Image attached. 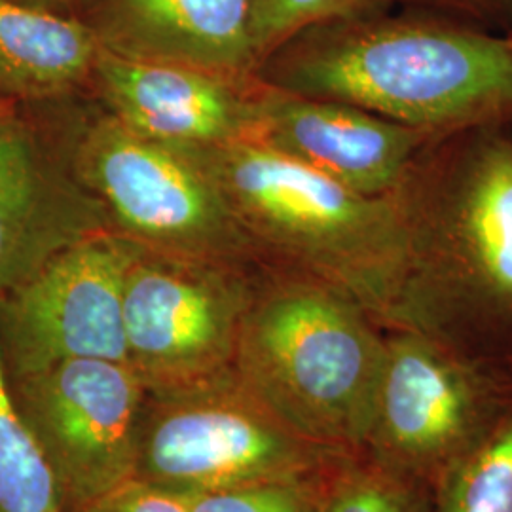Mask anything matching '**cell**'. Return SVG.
Returning <instances> with one entry per match:
<instances>
[{
	"label": "cell",
	"instance_id": "obj_1",
	"mask_svg": "<svg viewBox=\"0 0 512 512\" xmlns=\"http://www.w3.org/2000/svg\"><path fill=\"white\" fill-rule=\"evenodd\" d=\"M391 196L403 230L395 327L433 334L488 363L512 359L507 122L439 135Z\"/></svg>",
	"mask_w": 512,
	"mask_h": 512
},
{
	"label": "cell",
	"instance_id": "obj_2",
	"mask_svg": "<svg viewBox=\"0 0 512 512\" xmlns=\"http://www.w3.org/2000/svg\"><path fill=\"white\" fill-rule=\"evenodd\" d=\"M272 88L446 135L512 118V37L389 10L315 23L264 57Z\"/></svg>",
	"mask_w": 512,
	"mask_h": 512
},
{
	"label": "cell",
	"instance_id": "obj_3",
	"mask_svg": "<svg viewBox=\"0 0 512 512\" xmlns=\"http://www.w3.org/2000/svg\"><path fill=\"white\" fill-rule=\"evenodd\" d=\"M385 355V329L351 296L310 275L258 266L232 370L293 433L361 458Z\"/></svg>",
	"mask_w": 512,
	"mask_h": 512
},
{
	"label": "cell",
	"instance_id": "obj_4",
	"mask_svg": "<svg viewBox=\"0 0 512 512\" xmlns=\"http://www.w3.org/2000/svg\"><path fill=\"white\" fill-rule=\"evenodd\" d=\"M184 150L219 184L258 264L315 277L395 327L403 230L393 196L357 194L256 141Z\"/></svg>",
	"mask_w": 512,
	"mask_h": 512
},
{
	"label": "cell",
	"instance_id": "obj_5",
	"mask_svg": "<svg viewBox=\"0 0 512 512\" xmlns=\"http://www.w3.org/2000/svg\"><path fill=\"white\" fill-rule=\"evenodd\" d=\"M29 109L114 234L169 255L258 266L219 184L192 152L131 131L88 90Z\"/></svg>",
	"mask_w": 512,
	"mask_h": 512
},
{
	"label": "cell",
	"instance_id": "obj_6",
	"mask_svg": "<svg viewBox=\"0 0 512 512\" xmlns=\"http://www.w3.org/2000/svg\"><path fill=\"white\" fill-rule=\"evenodd\" d=\"M346 459L285 427L228 368L147 393L135 478L196 494L321 475Z\"/></svg>",
	"mask_w": 512,
	"mask_h": 512
},
{
	"label": "cell",
	"instance_id": "obj_7",
	"mask_svg": "<svg viewBox=\"0 0 512 512\" xmlns=\"http://www.w3.org/2000/svg\"><path fill=\"white\" fill-rule=\"evenodd\" d=\"M511 393L494 363L421 330L385 329L384 366L361 458L416 488H431Z\"/></svg>",
	"mask_w": 512,
	"mask_h": 512
},
{
	"label": "cell",
	"instance_id": "obj_8",
	"mask_svg": "<svg viewBox=\"0 0 512 512\" xmlns=\"http://www.w3.org/2000/svg\"><path fill=\"white\" fill-rule=\"evenodd\" d=\"M258 266L137 245L124 277L122 308L126 361L147 393L194 384L232 368Z\"/></svg>",
	"mask_w": 512,
	"mask_h": 512
},
{
	"label": "cell",
	"instance_id": "obj_9",
	"mask_svg": "<svg viewBox=\"0 0 512 512\" xmlns=\"http://www.w3.org/2000/svg\"><path fill=\"white\" fill-rule=\"evenodd\" d=\"M8 380L65 512L135 478L147 389L128 363L82 357Z\"/></svg>",
	"mask_w": 512,
	"mask_h": 512
},
{
	"label": "cell",
	"instance_id": "obj_10",
	"mask_svg": "<svg viewBox=\"0 0 512 512\" xmlns=\"http://www.w3.org/2000/svg\"><path fill=\"white\" fill-rule=\"evenodd\" d=\"M137 243L114 232L59 251L0 298L8 378L69 359L126 361L124 277Z\"/></svg>",
	"mask_w": 512,
	"mask_h": 512
},
{
	"label": "cell",
	"instance_id": "obj_11",
	"mask_svg": "<svg viewBox=\"0 0 512 512\" xmlns=\"http://www.w3.org/2000/svg\"><path fill=\"white\" fill-rule=\"evenodd\" d=\"M88 93L120 124L169 147H226L255 139L256 74L133 59L101 48Z\"/></svg>",
	"mask_w": 512,
	"mask_h": 512
},
{
	"label": "cell",
	"instance_id": "obj_12",
	"mask_svg": "<svg viewBox=\"0 0 512 512\" xmlns=\"http://www.w3.org/2000/svg\"><path fill=\"white\" fill-rule=\"evenodd\" d=\"M437 133L260 82L256 143L368 198L391 196Z\"/></svg>",
	"mask_w": 512,
	"mask_h": 512
},
{
	"label": "cell",
	"instance_id": "obj_13",
	"mask_svg": "<svg viewBox=\"0 0 512 512\" xmlns=\"http://www.w3.org/2000/svg\"><path fill=\"white\" fill-rule=\"evenodd\" d=\"M112 232L37 118L0 114V298L59 251Z\"/></svg>",
	"mask_w": 512,
	"mask_h": 512
},
{
	"label": "cell",
	"instance_id": "obj_14",
	"mask_svg": "<svg viewBox=\"0 0 512 512\" xmlns=\"http://www.w3.org/2000/svg\"><path fill=\"white\" fill-rule=\"evenodd\" d=\"M255 0H80L71 14L103 50L220 73L256 74Z\"/></svg>",
	"mask_w": 512,
	"mask_h": 512
},
{
	"label": "cell",
	"instance_id": "obj_15",
	"mask_svg": "<svg viewBox=\"0 0 512 512\" xmlns=\"http://www.w3.org/2000/svg\"><path fill=\"white\" fill-rule=\"evenodd\" d=\"M99 52L78 19L0 0V101L37 107L84 92Z\"/></svg>",
	"mask_w": 512,
	"mask_h": 512
},
{
	"label": "cell",
	"instance_id": "obj_16",
	"mask_svg": "<svg viewBox=\"0 0 512 512\" xmlns=\"http://www.w3.org/2000/svg\"><path fill=\"white\" fill-rule=\"evenodd\" d=\"M431 490L427 512H512V393Z\"/></svg>",
	"mask_w": 512,
	"mask_h": 512
},
{
	"label": "cell",
	"instance_id": "obj_17",
	"mask_svg": "<svg viewBox=\"0 0 512 512\" xmlns=\"http://www.w3.org/2000/svg\"><path fill=\"white\" fill-rule=\"evenodd\" d=\"M0 512H65L54 475L14 401L0 348Z\"/></svg>",
	"mask_w": 512,
	"mask_h": 512
},
{
	"label": "cell",
	"instance_id": "obj_18",
	"mask_svg": "<svg viewBox=\"0 0 512 512\" xmlns=\"http://www.w3.org/2000/svg\"><path fill=\"white\" fill-rule=\"evenodd\" d=\"M319 512H427V501L420 488L351 458L330 473Z\"/></svg>",
	"mask_w": 512,
	"mask_h": 512
},
{
	"label": "cell",
	"instance_id": "obj_19",
	"mask_svg": "<svg viewBox=\"0 0 512 512\" xmlns=\"http://www.w3.org/2000/svg\"><path fill=\"white\" fill-rule=\"evenodd\" d=\"M391 0H255L251 44L256 69L285 40L329 19L353 18L389 10Z\"/></svg>",
	"mask_w": 512,
	"mask_h": 512
},
{
	"label": "cell",
	"instance_id": "obj_20",
	"mask_svg": "<svg viewBox=\"0 0 512 512\" xmlns=\"http://www.w3.org/2000/svg\"><path fill=\"white\" fill-rule=\"evenodd\" d=\"M332 471L217 492L179 495L186 512H319Z\"/></svg>",
	"mask_w": 512,
	"mask_h": 512
},
{
	"label": "cell",
	"instance_id": "obj_21",
	"mask_svg": "<svg viewBox=\"0 0 512 512\" xmlns=\"http://www.w3.org/2000/svg\"><path fill=\"white\" fill-rule=\"evenodd\" d=\"M80 512H186L181 495L131 478Z\"/></svg>",
	"mask_w": 512,
	"mask_h": 512
},
{
	"label": "cell",
	"instance_id": "obj_22",
	"mask_svg": "<svg viewBox=\"0 0 512 512\" xmlns=\"http://www.w3.org/2000/svg\"><path fill=\"white\" fill-rule=\"evenodd\" d=\"M391 2L433 8V10L448 12L465 19L511 21L512 25V0H391Z\"/></svg>",
	"mask_w": 512,
	"mask_h": 512
},
{
	"label": "cell",
	"instance_id": "obj_23",
	"mask_svg": "<svg viewBox=\"0 0 512 512\" xmlns=\"http://www.w3.org/2000/svg\"><path fill=\"white\" fill-rule=\"evenodd\" d=\"M19 4H25V6H33V8H40V10H48V12H54V14H61V16H69L73 14L76 4L80 0H14Z\"/></svg>",
	"mask_w": 512,
	"mask_h": 512
},
{
	"label": "cell",
	"instance_id": "obj_24",
	"mask_svg": "<svg viewBox=\"0 0 512 512\" xmlns=\"http://www.w3.org/2000/svg\"><path fill=\"white\" fill-rule=\"evenodd\" d=\"M16 109H18V107H14V105H8V103L0 101V114H8V112H12V110Z\"/></svg>",
	"mask_w": 512,
	"mask_h": 512
},
{
	"label": "cell",
	"instance_id": "obj_25",
	"mask_svg": "<svg viewBox=\"0 0 512 512\" xmlns=\"http://www.w3.org/2000/svg\"><path fill=\"white\" fill-rule=\"evenodd\" d=\"M507 126H509V129H511V131H512V118H511V120H509V122H507Z\"/></svg>",
	"mask_w": 512,
	"mask_h": 512
},
{
	"label": "cell",
	"instance_id": "obj_26",
	"mask_svg": "<svg viewBox=\"0 0 512 512\" xmlns=\"http://www.w3.org/2000/svg\"><path fill=\"white\" fill-rule=\"evenodd\" d=\"M507 35H509V37H512V25H511V29H509V31H507Z\"/></svg>",
	"mask_w": 512,
	"mask_h": 512
}]
</instances>
